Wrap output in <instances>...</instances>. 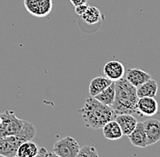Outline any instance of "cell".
Wrapping results in <instances>:
<instances>
[{
	"label": "cell",
	"mask_w": 160,
	"mask_h": 157,
	"mask_svg": "<svg viewBox=\"0 0 160 157\" xmlns=\"http://www.w3.org/2000/svg\"><path fill=\"white\" fill-rule=\"evenodd\" d=\"M86 126L91 129H102L117 115L111 106L106 105L93 96L86 99L85 104L78 110Z\"/></svg>",
	"instance_id": "6da1fadb"
},
{
	"label": "cell",
	"mask_w": 160,
	"mask_h": 157,
	"mask_svg": "<svg viewBox=\"0 0 160 157\" xmlns=\"http://www.w3.org/2000/svg\"><path fill=\"white\" fill-rule=\"evenodd\" d=\"M114 84L116 89V98L111 107L116 113V115H138V111L137 108L138 100L137 87L132 86L125 77L115 81Z\"/></svg>",
	"instance_id": "7a4b0ae2"
},
{
	"label": "cell",
	"mask_w": 160,
	"mask_h": 157,
	"mask_svg": "<svg viewBox=\"0 0 160 157\" xmlns=\"http://www.w3.org/2000/svg\"><path fill=\"white\" fill-rule=\"evenodd\" d=\"M36 135V126L28 121L24 120L23 127L18 135L0 138V156H17V152L20 145L24 142L33 140Z\"/></svg>",
	"instance_id": "3957f363"
},
{
	"label": "cell",
	"mask_w": 160,
	"mask_h": 157,
	"mask_svg": "<svg viewBox=\"0 0 160 157\" xmlns=\"http://www.w3.org/2000/svg\"><path fill=\"white\" fill-rule=\"evenodd\" d=\"M2 119L0 125V138L16 135L23 127L24 120L17 117L14 111L7 110L0 114Z\"/></svg>",
	"instance_id": "277c9868"
},
{
	"label": "cell",
	"mask_w": 160,
	"mask_h": 157,
	"mask_svg": "<svg viewBox=\"0 0 160 157\" xmlns=\"http://www.w3.org/2000/svg\"><path fill=\"white\" fill-rule=\"evenodd\" d=\"M80 147L77 140L72 136H66L54 144L52 152L56 156L77 157Z\"/></svg>",
	"instance_id": "5b68a950"
},
{
	"label": "cell",
	"mask_w": 160,
	"mask_h": 157,
	"mask_svg": "<svg viewBox=\"0 0 160 157\" xmlns=\"http://www.w3.org/2000/svg\"><path fill=\"white\" fill-rule=\"evenodd\" d=\"M27 11L36 17H45L51 13L53 8L52 0H24Z\"/></svg>",
	"instance_id": "8992f818"
},
{
	"label": "cell",
	"mask_w": 160,
	"mask_h": 157,
	"mask_svg": "<svg viewBox=\"0 0 160 157\" xmlns=\"http://www.w3.org/2000/svg\"><path fill=\"white\" fill-rule=\"evenodd\" d=\"M137 108L138 115L153 116L158 112V103L156 97H139L138 100Z\"/></svg>",
	"instance_id": "52a82bcc"
},
{
	"label": "cell",
	"mask_w": 160,
	"mask_h": 157,
	"mask_svg": "<svg viewBox=\"0 0 160 157\" xmlns=\"http://www.w3.org/2000/svg\"><path fill=\"white\" fill-rule=\"evenodd\" d=\"M103 71L105 76L113 82L123 78L126 74V68L124 65L118 60H111L106 63L103 67Z\"/></svg>",
	"instance_id": "ba28073f"
},
{
	"label": "cell",
	"mask_w": 160,
	"mask_h": 157,
	"mask_svg": "<svg viewBox=\"0 0 160 157\" xmlns=\"http://www.w3.org/2000/svg\"><path fill=\"white\" fill-rule=\"evenodd\" d=\"M148 146L153 145L160 141V121L158 119H148L144 122Z\"/></svg>",
	"instance_id": "9c48e42d"
},
{
	"label": "cell",
	"mask_w": 160,
	"mask_h": 157,
	"mask_svg": "<svg viewBox=\"0 0 160 157\" xmlns=\"http://www.w3.org/2000/svg\"><path fill=\"white\" fill-rule=\"evenodd\" d=\"M128 138L131 144L136 147L145 148L148 146V138L146 135L144 122H138L137 126L128 135Z\"/></svg>",
	"instance_id": "30bf717a"
},
{
	"label": "cell",
	"mask_w": 160,
	"mask_h": 157,
	"mask_svg": "<svg viewBox=\"0 0 160 157\" xmlns=\"http://www.w3.org/2000/svg\"><path fill=\"white\" fill-rule=\"evenodd\" d=\"M115 120L119 125L124 135H129L138 125V119L131 114H120L117 115Z\"/></svg>",
	"instance_id": "8fae6325"
},
{
	"label": "cell",
	"mask_w": 160,
	"mask_h": 157,
	"mask_svg": "<svg viewBox=\"0 0 160 157\" xmlns=\"http://www.w3.org/2000/svg\"><path fill=\"white\" fill-rule=\"evenodd\" d=\"M125 78L135 87H138L142 84L146 83L151 78V75L143 69L132 68L128 71Z\"/></svg>",
	"instance_id": "7c38bea8"
},
{
	"label": "cell",
	"mask_w": 160,
	"mask_h": 157,
	"mask_svg": "<svg viewBox=\"0 0 160 157\" xmlns=\"http://www.w3.org/2000/svg\"><path fill=\"white\" fill-rule=\"evenodd\" d=\"M112 83H113V81H111L110 79L106 77V76L94 77L90 81L89 86H88L90 96L95 97L97 95H98L103 90L108 87Z\"/></svg>",
	"instance_id": "4fadbf2b"
},
{
	"label": "cell",
	"mask_w": 160,
	"mask_h": 157,
	"mask_svg": "<svg viewBox=\"0 0 160 157\" xmlns=\"http://www.w3.org/2000/svg\"><path fill=\"white\" fill-rule=\"evenodd\" d=\"M158 90V82L150 78L146 83L137 87V93L139 97H156Z\"/></svg>",
	"instance_id": "5bb4252c"
},
{
	"label": "cell",
	"mask_w": 160,
	"mask_h": 157,
	"mask_svg": "<svg viewBox=\"0 0 160 157\" xmlns=\"http://www.w3.org/2000/svg\"><path fill=\"white\" fill-rule=\"evenodd\" d=\"M103 135L104 136L108 139V140H112V141H115V140H118L120 138L122 137L124 135H123V132L120 128L119 125L118 124V122L114 119V120H111L109 122H108L103 127Z\"/></svg>",
	"instance_id": "9a60e30c"
},
{
	"label": "cell",
	"mask_w": 160,
	"mask_h": 157,
	"mask_svg": "<svg viewBox=\"0 0 160 157\" xmlns=\"http://www.w3.org/2000/svg\"><path fill=\"white\" fill-rule=\"evenodd\" d=\"M81 19L88 25H97L99 24L104 19L103 15L101 14L100 10L93 6H89L86 12L80 17Z\"/></svg>",
	"instance_id": "2e32d148"
},
{
	"label": "cell",
	"mask_w": 160,
	"mask_h": 157,
	"mask_svg": "<svg viewBox=\"0 0 160 157\" xmlns=\"http://www.w3.org/2000/svg\"><path fill=\"white\" fill-rule=\"evenodd\" d=\"M39 147L31 141L24 142L20 145L17 152V157H35L38 153Z\"/></svg>",
	"instance_id": "e0dca14e"
},
{
	"label": "cell",
	"mask_w": 160,
	"mask_h": 157,
	"mask_svg": "<svg viewBox=\"0 0 160 157\" xmlns=\"http://www.w3.org/2000/svg\"><path fill=\"white\" fill-rule=\"evenodd\" d=\"M95 98L98 99L99 102L102 104L108 105V106H112V105L114 104V101L116 98V89H115V84L114 82L110 85L108 87L103 90L101 93L98 95H97L95 96Z\"/></svg>",
	"instance_id": "ac0fdd59"
},
{
	"label": "cell",
	"mask_w": 160,
	"mask_h": 157,
	"mask_svg": "<svg viewBox=\"0 0 160 157\" xmlns=\"http://www.w3.org/2000/svg\"><path fill=\"white\" fill-rule=\"evenodd\" d=\"M98 153L97 149L91 145H85L84 147L80 148L78 157H98Z\"/></svg>",
	"instance_id": "d6986e66"
},
{
	"label": "cell",
	"mask_w": 160,
	"mask_h": 157,
	"mask_svg": "<svg viewBox=\"0 0 160 157\" xmlns=\"http://www.w3.org/2000/svg\"><path fill=\"white\" fill-rule=\"evenodd\" d=\"M88 7H89V5L88 3H85V4H82V5H78V6L75 7V13L78 16L81 17L86 12V10L88 9Z\"/></svg>",
	"instance_id": "ffe728a7"
},
{
	"label": "cell",
	"mask_w": 160,
	"mask_h": 157,
	"mask_svg": "<svg viewBox=\"0 0 160 157\" xmlns=\"http://www.w3.org/2000/svg\"><path fill=\"white\" fill-rule=\"evenodd\" d=\"M51 155H55V154L53 152L52 153H48V150L44 147H40L38 149V153L37 155V156H51Z\"/></svg>",
	"instance_id": "44dd1931"
},
{
	"label": "cell",
	"mask_w": 160,
	"mask_h": 157,
	"mask_svg": "<svg viewBox=\"0 0 160 157\" xmlns=\"http://www.w3.org/2000/svg\"><path fill=\"white\" fill-rule=\"evenodd\" d=\"M88 0H70V2L72 3V5L74 7H77L78 5H82V4H85V3H88Z\"/></svg>",
	"instance_id": "7402d4cb"
},
{
	"label": "cell",
	"mask_w": 160,
	"mask_h": 157,
	"mask_svg": "<svg viewBox=\"0 0 160 157\" xmlns=\"http://www.w3.org/2000/svg\"><path fill=\"white\" fill-rule=\"evenodd\" d=\"M1 122H2V119H1V116H0V125H1Z\"/></svg>",
	"instance_id": "603a6c76"
}]
</instances>
